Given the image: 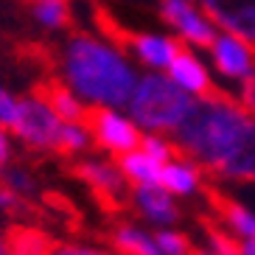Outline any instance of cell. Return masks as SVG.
Here are the masks:
<instances>
[{"label": "cell", "instance_id": "obj_26", "mask_svg": "<svg viewBox=\"0 0 255 255\" xmlns=\"http://www.w3.org/2000/svg\"><path fill=\"white\" fill-rule=\"evenodd\" d=\"M51 255H113L101 247H93V244H79V241H62L51 250Z\"/></svg>", "mask_w": 255, "mask_h": 255}, {"label": "cell", "instance_id": "obj_19", "mask_svg": "<svg viewBox=\"0 0 255 255\" xmlns=\"http://www.w3.org/2000/svg\"><path fill=\"white\" fill-rule=\"evenodd\" d=\"M210 199L222 210V216L225 222H230V227L239 233L241 239H255V213H250L247 208H241L239 202H233V199H225V196H219L216 191H210Z\"/></svg>", "mask_w": 255, "mask_h": 255}, {"label": "cell", "instance_id": "obj_24", "mask_svg": "<svg viewBox=\"0 0 255 255\" xmlns=\"http://www.w3.org/2000/svg\"><path fill=\"white\" fill-rule=\"evenodd\" d=\"M20 107H23V96H17L14 90L0 84V127L11 132L20 118Z\"/></svg>", "mask_w": 255, "mask_h": 255}, {"label": "cell", "instance_id": "obj_28", "mask_svg": "<svg viewBox=\"0 0 255 255\" xmlns=\"http://www.w3.org/2000/svg\"><path fill=\"white\" fill-rule=\"evenodd\" d=\"M239 104L247 110L250 115H255V73L247 76L241 82V90H239Z\"/></svg>", "mask_w": 255, "mask_h": 255}, {"label": "cell", "instance_id": "obj_5", "mask_svg": "<svg viewBox=\"0 0 255 255\" xmlns=\"http://www.w3.org/2000/svg\"><path fill=\"white\" fill-rule=\"evenodd\" d=\"M87 129L93 135V143H98L107 154H113L115 160L129 154V151L140 149L143 132L137 124L121 110H110V107H90L87 118H84Z\"/></svg>", "mask_w": 255, "mask_h": 255}, {"label": "cell", "instance_id": "obj_17", "mask_svg": "<svg viewBox=\"0 0 255 255\" xmlns=\"http://www.w3.org/2000/svg\"><path fill=\"white\" fill-rule=\"evenodd\" d=\"M110 244L118 255H163L154 233H146L135 225H118L110 233Z\"/></svg>", "mask_w": 255, "mask_h": 255}, {"label": "cell", "instance_id": "obj_2", "mask_svg": "<svg viewBox=\"0 0 255 255\" xmlns=\"http://www.w3.org/2000/svg\"><path fill=\"white\" fill-rule=\"evenodd\" d=\"M250 124L253 115L236 98L213 90L202 98H194L188 115L171 132V140L180 157L219 174Z\"/></svg>", "mask_w": 255, "mask_h": 255}, {"label": "cell", "instance_id": "obj_22", "mask_svg": "<svg viewBox=\"0 0 255 255\" xmlns=\"http://www.w3.org/2000/svg\"><path fill=\"white\" fill-rule=\"evenodd\" d=\"M140 149L149 154V157H154L157 163H168V160H174L180 151H177V146H174V140H168V137L157 135V132H143L140 137Z\"/></svg>", "mask_w": 255, "mask_h": 255}, {"label": "cell", "instance_id": "obj_10", "mask_svg": "<svg viewBox=\"0 0 255 255\" xmlns=\"http://www.w3.org/2000/svg\"><path fill=\"white\" fill-rule=\"evenodd\" d=\"M210 53H213L219 73L227 76V79L244 82L247 76L255 73V51L250 45H244L241 39H236L233 34H219Z\"/></svg>", "mask_w": 255, "mask_h": 255}, {"label": "cell", "instance_id": "obj_8", "mask_svg": "<svg viewBox=\"0 0 255 255\" xmlns=\"http://www.w3.org/2000/svg\"><path fill=\"white\" fill-rule=\"evenodd\" d=\"M160 14L180 34V39H185V42H191L196 48H213L216 28H213L210 20H205L196 11L191 0H160Z\"/></svg>", "mask_w": 255, "mask_h": 255}, {"label": "cell", "instance_id": "obj_27", "mask_svg": "<svg viewBox=\"0 0 255 255\" xmlns=\"http://www.w3.org/2000/svg\"><path fill=\"white\" fill-rule=\"evenodd\" d=\"M11 160H14V135H11L8 129L0 127V180H3V174L8 171Z\"/></svg>", "mask_w": 255, "mask_h": 255}, {"label": "cell", "instance_id": "obj_18", "mask_svg": "<svg viewBox=\"0 0 255 255\" xmlns=\"http://www.w3.org/2000/svg\"><path fill=\"white\" fill-rule=\"evenodd\" d=\"M45 98H48V104L53 107V113L59 115L65 124H79V121L87 118V110L90 107L84 104L82 98L76 96L70 87H65V84H51V87H45Z\"/></svg>", "mask_w": 255, "mask_h": 255}, {"label": "cell", "instance_id": "obj_21", "mask_svg": "<svg viewBox=\"0 0 255 255\" xmlns=\"http://www.w3.org/2000/svg\"><path fill=\"white\" fill-rule=\"evenodd\" d=\"M93 146V135L87 124L79 121V124H65L62 127V135H59V154H82Z\"/></svg>", "mask_w": 255, "mask_h": 255}, {"label": "cell", "instance_id": "obj_6", "mask_svg": "<svg viewBox=\"0 0 255 255\" xmlns=\"http://www.w3.org/2000/svg\"><path fill=\"white\" fill-rule=\"evenodd\" d=\"M76 177L90 188L93 194L107 205V208H121L127 199L129 182L121 174L115 160H82L76 163Z\"/></svg>", "mask_w": 255, "mask_h": 255}, {"label": "cell", "instance_id": "obj_31", "mask_svg": "<svg viewBox=\"0 0 255 255\" xmlns=\"http://www.w3.org/2000/svg\"><path fill=\"white\" fill-rule=\"evenodd\" d=\"M0 255H11V250H8L6 239H0Z\"/></svg>", "mask_w": 255, "mask_h": 255}, {"label": "cell", "instance_id": "obj_9", "mask_svg": "<svg viewBox=\"0 0 255 255\" xmlns=\"http://www.w3.org/2000/svg\"><path fill=\"white\" fill-rule=\"evenodd\" d=\"M210 23L225 28L255 51V0H199Z\"/></svg>", "mask_w": 255, "mask_h": 255}, {"label": "cell", "instance_id": "obj_30", "mask_svg": "<svg viewBox=\"0 0 255 255\" xmlns=\"http://www.w3.org/2000/svg\"><path fill=\"white\" fill-rule=\"evenodd\" d=\"M241 255H255V239H247L241 244Z\"/></svg>", "mask_w": 255, "mask_h": 255}, {"label": "cell", "instance_id": "obj_14", "mask_svg": "<svg viewBox=\"0 0 255 255\" xmlns=\"http://www.w3.org/2000/svg\"><path fill=\"white\" fill-rule=\"evenodd\" d=\"M160 188L168 191V194H177V196H185V194H194L199 188V168L196 163L185 157H174L160 168Z\"/></svg>", "mask_w": 255, "mask_h": 255}, {"label": "cell", "instance_id": "obj_3", "mask_svg": "<svg viewBox=\"0 0 255 255\" xmlns=\"http://www.w3.org/2000/svg\"><path fill=\"white\" fill-rule=\"evenodd\" d=\"M194 96H188L180 84H174L165 73H146L137 79V87L124 113L146 132H174L177 124L188 115Z\"/></svg>", "mask_w": 255, "mask_h": 255}, {"label": "cell", "instance_id": "obj_15", "mask_svg": "<svg viewBox=\"0 0 255 255\" xmlns=\"http://www.w3.org/2000/svg\"><path fill=\"white\" fill-rule=\"evenodd\" d=\"M6 244L11 255H51L56 247V241L51 239V233L34 225H17L6 233Z\"/></svg>", "mask_w": 255, "mask_h": 255}, {"label": "cell", "instance_id": "obj_23", "mask_svg": "<svg viewBox=\"0 0 255 255\" xmlns=\"http://www.w3.org/2000/svg\"><path fill=\"white\" fill-rule=\"evenodd\" d=\"M154 241H157V247L163 255H194V247H191V241L177 230H165L160 227L154 233Z\"/></svg>", "mask_w": 255, "mask_h": 255}, {"label": "cell", "instance_id": "obj_20", "mask_svg": "<svg viewBox=\"0 0 255 255\" xmlns=\"http://www.w3.org/2000/svg\"><path fill=\"white\" fill-rule=\"evenodd\" d=\"M31 17H34V23H37L39 28L59 31V28L68 25L70 11H68V3H59V0H34Z\"/></svg>", "mask_w": 255, "mask_h": 255}, {"label": "cell", "instance_id": "obj_4", "mask_svg": "<svg viewBox=\"0 0 255 255\" xmlns=\"http://www.w3.org/2000/svg\"><path fill=\"white\" fill-rule=\"evenodd\" d=\"M62 127H65V121L53 113L45 93L37 90L23 96L20 118H17V127L11 129V135H14L17 143H23L31 151H56Z\"/></svg>", "mask_w": 255, "mask_h": 255}, {"label": "cell", "instance_id": "obj_1", "mask_svg": "<svg viewBox=\"0 0 255 255\" xmlns=\"http://www.w3.org/2000/svg\"><path fill=\"white\" fill-rule=\"evenodd\" d=\"M62 84L70 87L87 107L127 110L137 87V70L129 53L113 42L93 34H73L59 56Z\"/></svg>", "mask_w": 255, "mask_h": 255}, {"label": "cell", "instance_id": "obj_11", "mask_svg": "<svg viewBox=\"0 0 255 255\" xmlns=\"http://www.w3.org/2000/svg\"><path fill=\"white\" fill-rule=\"evenodd\" d=\"M165 76H168L174 84H180L182 90L194 98H202V96L216 90V87L210 84V76H208V70H205V65L196 59L194 53H191V48H185V45H180L174 62L168 65V70H165Z\"/></svg>", "mask_w": 255, "mask_h": 255}, {"label": "cell", "instance_id": "obj_25", "mask_svg": "<svg viewBox=\"0 0 255 255\" xmlns=\"http://www.w3.org/2000/svg\"><path fill=\"white\" fill-rule=\"evenodd\" d=\"M0 182H3V185H6L14 196H20V199H23V196H31V194H34V188H37L34 177L25 171L23 165H8V171L3 174V180H0Z\"/></svg>", "mask_w": 255, "mask_h": 255}, {"label": "cell", "instance_id": "obj_29", "mask_svg": "<svg viewBox=\"0 0 255 255\" xmlns=\"http://www.w3.org/2000/svg\"><path fill=\"white\" fill-rule=\"evenodd\" d=\"M20 202H23V199L14 196L3 182H0V210H14V208H20Z\"/></svg>", "mask_w": 255, "mask_h": 255}, {"label": "cell", "instance_id": "obj_32", "mask_svg": "<svg viewBox=\"0 0 255 255\" xmlns=\"http://www.w3.org/2000/svg\"><path fill=\"white\" fill-rule=\"evenodd\" d=\"M59 3H68V0H59Z\"/></svg>", "mask_w": 255, "mask_h": 255}, {"label": "cell", "instance_id": "obj_13", "mask_svg": "<svg viewBox=\"0 0 255 255\" xmlns=\"http://www.w3.org/2000/svg\"><path fill=\"white\" fill-rule=\"evenodd\" d=\"M222 177L227 180H241V182H255V118L241 135L239 146L230 151V157L222 165Z\"/></svg>", "mask_w": 255, "mask_h": 255}, {"label": "cell", "instance_id": "obj_16", "mask_svg": "<svg viewBox=\"0 0 255 255\" xmlns=\"http://www.w3.org/2000/svg\"><path fill=\"white\" fill-rule=\"evenodd\" d=\"M115 163H118L121 174L127 177V182L132 188H137V185H160V168H163V163H157L154 157H149L143 149L129 151V154L118 157Z\"/></svg>", "mask_w": 255, "mask_h": 255}, {"label": "cell", "instance_id": "obj_7", "mask_svg": "<svg viewBox=\"0 0 255 255\" xmlns=\"http://www.w3.org/2000/svg\"><path fill=\"white\" fill-rule=\"evenodd\" d=\"M110 39H118V45L127 53H132L140 65L151 68L154 73L168 70V65L174 62L177 51H180L182 39H171V37H160V34H110Z\"/></svg>", "mask_w": 255, "mask_h": 255}, {"label": "cell", "instance_id": "obj_12", "mask_svg": "<svg viewBox=\"0 0 255 255\" xmlns=\"http://www.w3.org/2000/svg\"><path fill=\"white\" fill-rule=\"evenodd\" d=\"M132 205L140 210L143 219L154 222L157 227H165L177 222V205H174L171 194L163 191L160 185H137L132 188Z\"/></svg>", "mask_w": 255, "mask_h": 255}]
</instances>
